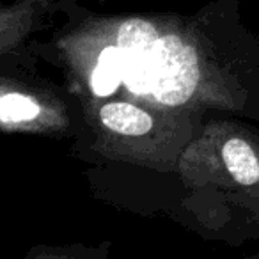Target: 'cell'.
<instances>
[{
	"instance_id": "cell-1",
	"label": "cell",
	"mask_w": 259,
	"mask_h": 259,
	"mask_svg": "<svg viewBox=\"0 0 259 259\" xmlns=\"http://www.w3.org/2000/svg\"><path fill=\"white\" fill-rule=\"evenodd\" d=\"M57 52L80 101L134 100L195 117L250 107L241 66L185 20H87L57 41Z\"/></svg>"
},
{
	"instance_id": "cell-2",
	"label": "cell",
	"mask_w": 259,
	"mask_h": 259,
	"mask_svg": "<svg viewBox=\"0 0 259 259\" xmlns=\"http://www.w3.org/2000/svg\"><path fill=\"white\" fill-rule=\"evenodd\" d=\"M82 108L100 155L156 170H178L181 155L201 128V117L134 100L82 101Z\"/></svg>"
},
{
	"instance_id": "cell-3",
	"label": "cell",
	"mask_w": 259,
	"mask_h": 259,
	"mask_svg": "<svg viewBox=\"0 0 259 259\" xmlns=\"http://www.w3.org/2000/svg\"><path fill=\"white\" fill-rule=\"evenodd\" d=\"M181 180L259 202V132L234 121H208L178 165Z\"/></svg>"
},
{
	"instance_id": "cell-4",
	"label": "cell",
	"mask_w": 259,
	"mask_h": 259,
	"mask_svg": "<svg viewBox=\"0 0 259 259\" xmlns=\"http://www.w3.org/2000/svg\"><path fill=\"white\" fill-rule=\"evenodd\" d=\"M71 115L54 93L11 78L0 83V126L4 134L59 135L68 132Z\"/></svg>"
},
{
	"instance_id": "cell-5",
	"label": "cell",
	"mask_w": 259,
	"mask_h": 259,
	"mask_svg": "<svg viewBox=\"0 0 259 259\" xmlns=\"http://www.w3.org/2000/svg\"><path fill=\"white\" fill-rule=\"evenodd\" d=\"M30 11H4L2 15V30H0V45L2 54H8L9 50L18 45L22 36L29 27Z\"/></svg>"
},
{
	"instance_id": "cell-6",
	"label": "cell",
	"mask_w": 259,
	"mask_h": 259,
	"mask_svg": "<svg viewBox=\"0 0 259 259\" xmlns=\"http://www.w3.org/2000/svg\"><path fill=\"white\" fill-rule=\"evenodd\" d=\"M32 259H78L64 250H54V248H43L32 255Z\"/></svg>"
}]
</instances>
